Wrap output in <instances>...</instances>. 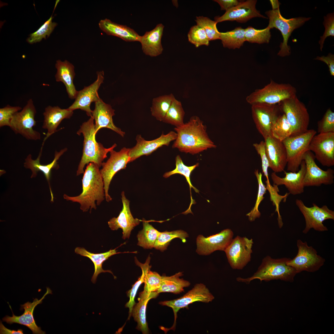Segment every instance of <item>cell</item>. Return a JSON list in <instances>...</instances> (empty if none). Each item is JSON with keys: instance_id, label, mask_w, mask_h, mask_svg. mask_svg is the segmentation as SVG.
Masks as SVG:
<instances>
[{"instance_id": "obj_32", "label": "cell", "mask_w": 334, "mask_h": 334, "mask_svg": "<svg viewBox=\"0 0 334 334\" xmlns=\"http://www.w3.org/2000/svg\"><path fill=\"white\" fill-rule=\"evenodd\" d=\"M100 28L106 34L118 37L127 42L139 41L141 36L133 29L105 19L100 21Z\"/></svg>"}, {"instance_id": "obj_7", "label": "cell", "mask_w": 334, "mask_h": 334, "mask_svg": "<svg viewBox=\"0 0 334 334\" xmlns=\"http://www.w3.org/2000/svg\"><path fill=\"white\" fill-rule=\"evenodd\" d=\"M278 104L292 128L291 136L301 134L308 130L310 117L308 111L305 105L296 95Z\"/></svg>"}, {"instance_id": "obj_53", "label": "cell", "mask_w": 334, "mask_h": 334, "mask_svg": "<svg viewBox=\"0 0 334 334\" xmlns=\"http://www.w3.org/2000/svg\"><path fill=\"white\" fill-rule=\"evenodd\" d=\"M323 24L325 28V30L323 36L320 37V39L319 41L321 51H322L325 39L329 36H334V13L328 14L326 16L324 17Z\"/></svg>"}, {"instance_id": "obj_2", "label": "cell", "mask_w": 334, "mask_h": 334, "mask_svg": "<svg viewBox=\"0 0 334 334\" xmlns=\"http://www.w3.org/2000/svg\"><path fill=\"white\" fill-rule=\"evenodd\" d=\"M82 191L78 196H69L64 194L66 200L79 203L80 208L84 212L90 209H96L95 202L100 205L105 199L104 183L99 168L93 163H90L86 166L82 179Z\"/></svg>"}, {"instance_id": "obj_29", "label": "cell", "mask_w": 334, "mask_h": 334, "mask_svg": "<svg viewBox=\"0 0 334 334\" xmlns=\"http://www.w3.org/2000/svg\"><path fill=\"white\" fill-rule=\"evenodd\" d=\"M164 26L162 24H157L152 30L146 32L141 36L139 42L142 50L146 55L152 57L161 54L163 49L161 43Z\"/></svg>"}, {"instance_id": "obj_37", "label": "cell", "mask_w": 334, "mask_h": 334, "mask_svg": "<svg viewBox=\"0 0 334 334\" xmlns=\"http://www.w3.org/2000/svg\"><path fill=\"white\" fill-rule=\"evenodd\" d=\"M245 32V29L237 27L231 31L220 32V39L225 47L239 49L246 41Z\"/></svg>"}, {"instance_id": "obj_39", "label": "cell", "mask_w": 334, "mask_h": 334, "mask_svg": "<svg viewBox=\"0 0 334 334\" xmlns=\"http://www.w3.org/2000/svg\"><path fill=\"white\" fill-rule=\"evenodd\" d=\"M174 98L173 95L170 94L153 98L151 108L152 115L157 120L162 121Z\"/></svg>"}, {"instance_id": "obj_9", "label": "cell", "mask_w": 334, "mask_h": 334, "mask_svg": "<svg viewBox=\"0 0 334 334\" xmlns=\"http://www.w3.org/2000/svg\"><path fill=\"white\" fill-rule=\"evenodd\" d=\"M36 113L33 100L30 99L22 109L14 115L10 127L15 134H20L28 140H40V133L33 129L36 125L35 120Z\"/></svg>"}, {"instance_id": "obj_16", "label": "cell", "mask_w": 334, "mask_h": 334, "mask_svg": "<svg viewBox=\"0 0 334 334\" xmlns=\"http://www.w3.org/2000/svg\"><path fill=\"white\" fill-rule=\"evenodd\" d=\"M309 150L323 166L334 165V132L315 135L310 143Z\"/></svg>"}, {"instance_id": "obj_22", "label": "cell", "mask_w": 334, "mask_h": 334, "mask_svg": "<svg viewBox=\"0 0 334 334\" xmlns=\"http://www.w3.org/2000/svg\"><path fill=\"white\" fill-rule=\"evenodd\" d=\"M52 292L51 290L49 288H47L46 292L40 300L36 298L32 302H28L21 305L20 310L24 309V313L22 315L16 316L14 315L11 310L12 316L6 315L2 318L3 321L10 324L17 323L25 326L32 330L33 334H45V332L42 330L41 327H38L36 324L33 316V312L35 307L37 305L41 304L46 295L49 294H52ZM9 306L11 309V306L10 305Z\"/></svg>"}, {"instance_id": "obj_57", "label": "cell", "mask_w": 334, "mask_h": 334, "mask_svg": "<svg viewBox=\"0 0 334 334\" xmlns=\"http://www.w3.org/2000/svg\"><path fill=\"white\" fill-rule=\"evenodd\" d=\"M272 5V10H275L279 8L280 3L278 0H270Z\"/></svg>"}, {"instance_id": "obj_35", "label": "cell", "mask_w": 334, "mask_h": 334, "mask_svg": "<svg viewBox=\"0 0 334 334\" xmlns=\"http://www.w3.org/2000/svg\"><path fill=\"white\" fill-rule=\"evenodd\" d=\"M182 275V272H179L171 276H162L161 286L157 291V293L170 292L179 294L184 291V288L189 287L191 283L187 280L180 278Z\"/></svg>"}, {"instance_id": "obj_34", "label": "cell", "mask_w": 334, "mask_h": 334, "mask_svg": "<svg viewBox=\"0 0 334 334\" xmlns=\"http://www.w3.org/2000/svg\"><path fill=\"white\" fill-rule=\"evenodd\" d=\"M198 163L191 166H187L184 164L181 158L179 155H178L175 158V168L173 170L166 172L163 175L165 178H167L171 176L176 174H179L185 177L186 180L189 185L191 194V202L189 208L183 212L185 214L188 213H191V207L192 204H195V202L192 198L191 193V188H193L196 193H199V191L194 186L191 184L190 176L192 172L197 167L199 166Z\"/></svg>"}, {"instance_id": "obj_23", "label": "cell", "mask_w": 334, "mask_h": 334, "mask_svg": "<svg viewBox=\"0 0 334 334\" xmlns=\"http://www.w3.org/2000/svg\"><path fill=\"white\" fill-rule=\"evenodd\" d=\"M269 168L276 173L284 171L287 166V153L282 141L272 136L264 139Z\"/></svg>"}, {"instance_id": "obj_44", "label": "cell", "mask_w": 334, "mask_h": 334, "mask_svg": "<svg viewBox=\"0 0 334 334\" xmlns=\"http://www.w3.org/2000/svg\"><path fill=\"white\" fill-rule=\"evenodd\" d=\"M255 174L256 177L259 185V189L256 201L253 208L246 214L249 220L250 221H254L257 218H259L261 213L259 211L258 207L261 201L263 199V195L266 193L267 189L262 181V174L259 173L258 169L255 170Z\"/></svg>"}, {"instance_id": "obj_40", "label": "cell", "mask_w": 334, "mask_h": 334, "mask_svg": "<svg viewBox=\"0 0 334 334\" xmlns=\"http://www.w3.org/2000/svg\"><path fill=\"white\" fill-rule=\"evenodd\" d=\"M185 112L181 102L175 98L162 122L178 127L183 125Z\"/></svg>"}, {"instance_id": "obj_5", "label": "cell", "mask_w": 334, "mask_h": 334, "mask_svg": "<svg viewBox=\"0 0 334 334\" xmlns=\"http://www.w3.org/2000/svg\"><path fill=\"white\" fill-rule=\"evenodd\" d=\"M296 88L289 84L278 83L271 79L263 88L255 90L246 97L251 105L258 103L278 104L296 95Z\"/></svg>"}, {"instance_id": "obj_31", "label": "cell", "mask_w": 334, "mask_h": 334, "mask_svg": "<svg viewBox=\"0 0 334 334\" xmlns=\"http://www.w3.org/2000/svg\"><path fill=\"white\" fill-rule=\"evenodd\" d=\"M55 66L57 69L55 76L56 81L64 84L70 98L75 99L78 91L73 83L75 75L74 66L66 60L63 62L59 60L56 61Z\"/></svg>"}, {"instance_id": "obj_51", "label": "cell", "mask_w": 334, "mask_h": 334, "mask_svg": "<svg viewBox=\"0 0 334 334\" xmlns=\"http://www.w3.org/2000/svg\"><path fill=\"white\" fill-rule=\"evenodd\" d=\"M22 108L19 106H11L9 105L0 109V127L4 126L10 127L11 121L16 113Z\"/></svg>"}, {"instance_id": "obj_45", "label": "cell", "mask_w": 334, "mask_h": 334, "mask_svg": "<svg viewBox=\"0 0 334 334\" xmlns=\"http://www.w3.org/2000/svg\"><path fill=\"white\" fill-rule=\"evenodd\" d=\"M53 18L51 15L37 31L31 34L27 41L30 44H33L40 41L43 38L46 39V36L48 37L57 25L56 23L52 21Z\"/></svg>"}, {"instance_id": "obj_46", "label": "cell", "mask_w": 334, "mask_h": 334, "mask_svg": "<svg viewBox=\"0 0 334 334\" xmlns=\"http://www.w3.org/2000/svg\"><path fill=\"white\" fill-rule=\"evenodd\" d=\"M197 25L203 28L210 41L220 39V32L216 28L217 23L209 18L203 16L196 17Z\"/></svg>"}, {"instance_id": "obj_30", "label": "cell", "mask_w": 334, "mask_h": 334, "mask_svg": "<svg viewBox=\"0 0 334 334\" xmlns=\"http://www.w3.org/2000/svg\"><path fill=\"white\" fill-rule=\"evenodd\" d=\"M159 294L157 292H148L143 290L139 293L138 302L135 304L133 308L131 316L137 323L136 329L141 331L143 334L149 333L146 317L147 304L149 300L156 298Z\"/></svg>"}, {"instance_id": "obj_43", "label": "cell", "mask_w": 334, "mask_h": 334, "mask_svg": "<svg viewBox=\"0 0 334 334\" xmlns=\"http://www.w3.org/2000/svg\"><path fill=\"white\" fill-rule=\"evenodd\" d=\"M245 29L246 41L259 44L269 42L271 35L270 29L268 27L262 29H257L249 26Z\"/></svg>"}, {"instance_id": "obj_21", "label": "cell", "mask_w": 334, "mask_h": 334, "mask_svg": "<svg viewBox=\"0 0 334 334\" xmlns=\"http://www.w3.org/2000/svg\"><path fill=\"white\" fill-rule=\"evenodd\" d=\"M256 2L255 0L240 1L238 5L226 11L221 16L215 17V21L217 23L225 21L243 23L254 17L267 18L256 10Z\"/></svg>"}, {"instance_id": "obj_28", "label": "cell", "mask_w": 334, "mask_h": 334, "mask_svg": "<svg viewBox=\"0 0 334 334\" xmlns=\"http://www.w3.org/2000/svg\"><path fill=\"white\" fill-rule=\"evenodd\" d=\"M73 111L68 108L62 109L58 106H48L43 113L44 120L42 127L47 130L45 142L52 134L55 132L62 121L64 119H69L72 116Z\"/></svg>"}, {"instance_id": "obj_36", "label": "cell", "mask_w": 334, "mask_h": 334, "mask_svg": "<svg viewBox=\"0 0 334 334\" xmlns=\"http://www.w3.org/2000/svg\"><path fill=\"white\" fill-rule=\"evenodd\" d=\"M142 221L143 228L137 235V245L144 249H152L161 232L150 224L148 221Z\"/></svg>"}, {"instance_id": "obj_55", "label": "cell", "mask_w": 334, "mask_h": 334, "mask_svg": "<svg viewBox=\"0 0 334 334\" xmlns=\"http://www.w3.org/2000/svg\"><path fill=\"white\" fill-rule=\"evenodd\" d=\"M214 1L219 4L221 10L226 11L238 5L240 2L237 0H216Z\"/></svg>"}, {"instance_id": "obj_1", "label": "cell", "mask_w": 334, "mask_h": 334, "mask_svg": "<svg viewBox=\"0 0 334 334\" xmlns=\"http://www.w3.org/2000/svg\"><path fill=\"white\" fill-rule=\"evenodd\" d=\"M174 130L177 136L172 147L180 152L194 155L216 147L209 137L206 126L197 116L191 117L189 121Z\"/></svg>"}, {"instance_id": "obj_24", "label": "cell", "mask_w": 334, "mask_h": 334, "mask_svg": "<svg viewBox=\"0 0 334 334\" xmlns=\"http://www.w3.org/2000/svg\"><path fill=\"white\" fill-rule=\"evenodd\" d=\"M121 199L123 204L122 211L117 217H113L108 222L109 227L112 230L120 228L122 230L123 239L129 238L134 228L139 224L140 220L134 218L130 208V201L126 197L124 191L121 193Z\"/></svg>"}, {"instance_id": "obj_49", "label": "cell", "mask_w": 334, "mask_h": 334, "mask_svg": "<svg viewBox=\"0 0 334 334\" xmlns=\"http://www.w3.org/2000/svg\"><path fill=\"white\" fill-rule=\"evenodd\" d=\"M266 183V187L267 190H268L269 192L271 200L273 202V205H275L276 207L275 212H277L278 213V225L279 228L280 229L282 227L283 223L279 212V204L282 199L283 198H286L289 194L286 193L284 196L280 195L278 193L279 191L278 186L275 184H273V186H272L270 183Z\"/></svg>"}, {"instance_id": "obj_11", "label": "cell", "mask_w": 334, "mask_h": 334, "mask_svg": "<svg viewBox=\"0 0 334 334\" xmlns=\"http://www.w3.org/2000/svg\"><path fill=\"white\" fill-rule=\"evenodd\" d=\"M298 248L297 255L287 264L293 268L297 273L306 271L313 272L318 270L324 265L325 259L317 255L316 250L309 246L306 242L301 240L297 241Z\"/></svg>"}, {"instance_id": "obj_26", "label": "cell", "mask_w": 334, "mask_h": 334, "mask_svg": "<svg viewBox=\"0 0 334 334\" xmlns=\"http://www.w3.org/2000/svg\"><path fill=\"white\" fill-rule=\"evenodd\" d=\"M115 110L111 106L105 103L101 98L95 102V107L92 111V117L95 121V133L103 128L110 129L123 137L125 133L114 124L112 117Z\"/></svg>"}, {"instance_id": "obj_50", "label": "cell", "mask_w": 334, "mask_h": 334, "mask_svg": "<svg viewBox=\"0 0 334 334\" xmlns=\"http://www.w3.org/2000/svg\"><path fill=\"white\" fill-rule=\"evenodd\" d=\"M319 133L334 132V113L329 108L327 109L322 118L317 122Z\"/></svg>"}, {"instance_id": "obj_33", "label": "cell", "mask_w": 334, "mask_h": 334, "mask_svg": "<svg viewBox=\"0 0 334 334\" xmlns=\"http://www.w3.org/2000/svg\"><path fill=\"white\" fill-rule=\"evenodd\" d=\"M116 248L113 250H110L109 251L100 253H94L90 252L84 248L77 247L75 250V252L81 256L87 257L91 259L93 262L94 267V272L92 277L91 281L95 284L98 275L102 272H108L112 274L114 279L116 277L114 276L112 272L109 270H104L102 267V264L105 260L110 256L121 252H117Z\"/></svg>"}, {"instance_id": "obj_14", "label": "cell", "mask_w": 334, "mask_h": 334, "mask_svg": "<svg viewBox=\"0 0 334 334\" xmlns=\"http://www.w3.org/2000/svg\"><path fill=\"white\" fill-rule=\"evenodd\" d=\"M254 243L252 239L237 236L233 238L224 251L232 268L242 270L249 262Z\"/></svg>"}, {"instance_id": "obj_4", "label": "cell", "mask_w": 334, "mask_h": 334, "mask_svg": "<svg viewBox=\"0 0 334 334\" xmlns=\"http://www.w3.org/2000/svg\"><path fill=\"white\" fill-rule=\"evenodd\" d=\"M291 259L286 257L273 259L267 255L263 259L257 270L253 275L246 278L238 277L236 280L247 284L255 279H259L260 281L280 280L293 282L297 273L293 268L287 264Z\"/></svg>"}, {"instance_id": "obj_56", "label": "cell", "mask_w": 334, "mask_h": 334, "mask_svg": "<svg viewBox=\"0 0 334 334\" xmlns=\"http://www.w3.org/2000/svg\"><path fill=\"white\" fill-rule=\"evenodd\" d=\"M0 333L1 334H23V330L19 329L17 330H11L6 328L2 322L0 323Z\"/></svg>"}, {"instance_id": "obj_10", "label": "cell", "mask_w": 334, "mask_h": 334, "mask_svg": "<svg viewBox=\"0 0 334 334\" xmlns=\"http://www.w3.org/2000/svg\"><path fill=\"white\" fill-rule=\"evenodd\" d=\"M214 297L206 286L202 283L196 284L192 289L179 298L173 300L160 302L159 304L171 308L174 315V322L170 328H162L165 332L169 330H175L176 326L177 314L181 309L188 307L190 304L196 302L208 303L212 302Z\"/></svg>"}, {"instance_id": "obj_20", "label": "cell", "mask_w": 334, "mask_h": 334, "mask_svg": "<svg viewBox=\"0 0 334 334\" xmlns=\"http://www.w3.org/2000/svg\"><path fill=\"white\" fill-rule=\"evenodd\" d=\"M97 79L93 83L78 91L75 101L68 108L69 109L73 111L79 109L86 112L88 116H92V110L90 109L91 104L92 102H95L100 98L98 91L104 79L103 71L97 72Z\"/></svg>"}, {"instance_id": "obj_17", "label": "cell", "mask_w": 334, "mask_h": 334, "mask_svg": "<svg viewBox=\"0 0 334 334\" xmlns=\"http://www.w3.org/2000/svg\"><path fill=\"white\" fill-rule=\"evenodd\" d=\"M314 153L310 151L305 153L303 160L306 167L303 180L305 187L319 186L322 184L331 185L334 182V171L331 168L324 170L316 163Z\"/></svg>"}, {"instance_id": "obj_41", "label": "cell", "mask_w": 334, "mask_h": 334, "mask_svg": "<svg viewBox=\"0 0 334 334\" xmlns=\"http://www.w3.org/2000/svg\"><path fill=\"white\" fill-rule=\"evenodd\" d=\"M188 237V233L181 230L161 232L154 244L153 248L161 251H164L167 249L170 242L173 239L179 238L183 242H185L186 238Z\"/></svg>"}, {"instance_id": "obj_25", "label": "cell", "mask_w": 334, "mask_h": 334, "mask_svg": "<svg viewBox=\"0 0 334 334\" xmlns=\"http://www.w3.org/2000/svg\"><path fill=\"white\" fill-rule=\"evenodd\" d=\"M306 170L305 161H302L299 170L297 172L285 171V176L281 178L275 172L272 173L271 178L274 184L277 186L284 185L289 193L293 195H299L304 192L303 180Z\"/></svg>"}, {"instance_id": "obj_6", "label": "cell", "mask_w": 334, "mask_h": 334, "mask_svg": "<svg viewBox=\"0 0 334 334\" xmlns=\"http://www.w3.org/2000/svg\"><path fill=\"white\" fill-rule=\"evenodd\" d=\"M314 129L296 136H291L282 141L287 153V170L295 172L299 169L306 152L309 150L310 141L316 134Z\"/></svg>"}, {"instance_id": "obj_52", "label": "cell", "mask_w": 334, "mask_h": 334, "mask_svg": "<svg viewBox=\"0 0 334 334\" xmlns=\"http://www.w3.org/2000/svg\"><path fill=\"white\" fill-rule=\"evenodd\" d=\"M253 146L260 156L263 172L267 179L266 182L270 183L268 171L269 165L266 153L264 142L262 141L259 143H254Z\"/></svg>"}, {"instance_id": "obj_15", "label": "cell", "mask_w": 334, "mask_h": 334, "mask_svg": "<svg viewBox=\"0 0 334 334\" xmlns=\"http://www.w3.org/2000/svg\"><path fill=\"white\" fill-rule=\"evenodd\" d=\"M130 148H122L119 152L112 150L109 152V158L105 162H103L100 170L104 183L105 198L109 202L112 199L109 194L110 183L115 174L121 169H125L130 162Z\"/></svg>"}, {"instance_id": "obj_48", "label": "cell", "mask_w": 334, "mask_h": 334, "mask_svg": "<svg viewBox=\"0 0 334 334\" xmlns=\"http://www.w3.org/2000/svg\"><path fill=\"white\" fill-rule=\"evenodd\" d=\"M162 279V276L149 269L144 277L143 290L148 292H157L161 287Z\"/></svg>"}, {"instance_id": "obj_8", "label": "cell", "mask_w": 334, "mask_h": 334, "mask_svg": "<svg viewBox=\"0 0 334 334\" xmlns=\"http://www.w3.org/2000/svg\"><path fill=\"white\" fill-rule=\"evenodd\" d=\"M265 13L269 19L267 27L270 29L273 28L278 29L283 37V41L280 43V50L277 55L281 57L289 56L291 54V49L287 43L292 32L295 29L303 25L310 18L299 17L286 19L281 15L279 8L267 11Z\"/></svg>"}, {"instance_id": "obj_3", "label": "cell", "mask_w": 334, "mask_h": 334, "mask_svg": "<svg viewBox=\"0 0 334 334\" xmlns=\"http://www.w3.org/2000/svg\"><path fill=\"white\" fill-rule=\"evenodd\" d=\"M94 119L92 117L87 122L83 123L77 134L82 133L84 137L83 155L78 166L77 175L84 173V168L86 164L93 163L99 168L102 162L107 157V154L113 149L117 145L113 144L109 148H105L95 139V126Z\"/></svg>"}, {"instance_id": "obj_12", "label": "cell", "mask_w": 334, "mask_h": 334, "mask_svg": "<svg viewBox=\"0 0 334 334\" xmlns=\"http://www.w3.org/2000/svg\"><path fill=\"white\" fill-rule=\"evenodd\" d=\"M295 204L305 220L306 225L302 231L303 233L306 234L311 229L319 232L328 230L323 222L328 219L334 220L333 211L329 209L326 205L319 207L315 203H312V207H308L300 199H296Z\"/></svg>"}, {"instance_id": "obj_42", "label": "cell", "mask_w": 334, "mask_h": 334, "mask_svg": "<svg viewBox=\"0 0 334 334\" xmlns=\"http://www.w3.org/2000/svg\"><path fill=\"white\" fill-rule=\"evenodd\" d=\"M292 128L285 114L282 113L273 125L272 129V136L281 141L292 136Z\"/></svg>"}, {"instance_id": "obj_47", "label": "cell", "mask_w": 334, "mask_h": 334, "mask_svg": "<svg viewBox=\"0 0 334 334\" xmlns=\"http://www.w3.org/2000/svg\"><path fill=\"white\" fill-rule=\"evenodd\" d=\"M189 41L198 48L202 45L208 46L209 41L204 29L196 25L192 27L188 34Z\"/></svg>"}, {"instance_id": "obj_13", "label": "cell", "mask_w": 334, "mask_h": 334, "mask_svg": "<svg viewBox=\"0 0 334 334\" xmlns=\"http://www.w3.org/2000/svg\"><path fill=\"white\" fill-rule=\"evenodd\" d=\"M251 105L252 118L258 131L264 139L272 136V127L282 113L279 105L258 103Z\"/></svg>"}, {"instance_id": "obj_19", "label": "cell", "mask_w": 334, "mask_h": 334, "mask_svg": "<svg viewBox=\"0 0 334 334\" xmlns=\"http://www.w3.org/2000/svg\"><path fill=\"white\" fill-rule=\"evenodd\" d=\"M233 233L230 229L205 237L201 235L196 239L197 253L201 255H209L215 251H224L232 240Z\"/></svg>"}, {"instance_id": "obj_27", "label": "cell", "mask_w": 334, "mask_h": 334, "mask_svg": "<svg viewBox=\"0 0 334 334\" xmlns=\"http://www.w3.org/2000/svg\"><path fill=\"white\" fill-rule=\"evenodd\" d=\"M44 142H43L39 155L36 159L33 160L31 154H29L25 160V162L24 163V166L26 169H28L31 170L32 172V174L31 177V178L35 177L37 175V172L39 171H41L44 173L49 185L51 197V201L53 202L54 197L50 184L51 170L53 169H57L58 168L59 166L58 164L57 161L60 157L67 150V148H65L59 152L55 151L54 157L53 161L49 164L43 165L40 164V160Z\"/></svg>"}, {"instance_id": "obj_54", "label": "cell", "mask_w": 334, "mask_h": 334, "mask_svg": "<svg viewBox=\"0 0 334 334\" xmlns=\"http://www.w3.org/2000/svg\"><path fill=\"white\" fill-rule=\"evenodd\" d=\"M315 60H320L325 63L328 66L331 75L334 76V55L329 53L326 56H317Z\"/></svg>"}, {"instance_id": "obj_38", "label": "cell", "mask_w": 334, "mask_h": 334, "mask_svg": "<svg viewBox=\"0 0 334 334\" xmlns=\"http://www.w3.org/2000/svg\"><path fill=\"white\" fill-rule=\"evenodd\" d=\"M135 262L137 265L139 266L142 269V274L138 280L132 285L131 289L128 291L127 296L129 298V300L125 305V307L129 308V315L128 319H129L131 316V313L133 308L136 304L135 298L137 293L138 290L140 285L144 283V277L147 272L150 269L151 266L149 263L151 258L149 256L147 258L145 262L142 263L139 262L136 258H135Z\"/></svg>"}, {"instance_id": "obj_18", "label": "cell", "mask_w": 334, "mask_h": 334, "mask_svg": "<svg viewBox=\"0 0 334 334\" xmlns=\"http://www.w3.org/2000/svg\"><path fill=\"white\" fill-rule=\"evenodd\" d=\"M177 134L171 131L166 135L162 133L158 138L153 140L147 141L142 137L141 135H137L136 137V144L133 147L130 148L129 155L130 162L144 155L148 156L163 146H169L170 143L177 138Z\"/></svg>"}]
</instances>
